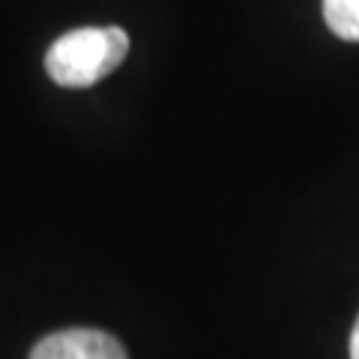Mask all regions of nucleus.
<instances>
[{
	"label": "nucleus",
	"mask_w": 359,
	"mask_h": 359,
	"mask_svg": "<svg viewBox=\"0 0 359 359\" xmlns=\"http://www.w3.org/2000/svg\"><path fill=\"white\" fill-rule=\"evenodd\" d=\"M129 54V33L123 27H78L63 33L45 54V72L60 87H93Z\"/></svg>",
	"instance_id": "1"
},
{
	"label": "nucleus",
	"mask_w": 359,
	"mask_h": 359,
	"mask_svg": "<svg viewBox=\"0 0 359 359\" xmlns=\"http://www.w3.org/2000/svg\"><path fill=\"white\" fill-rule=\"evenodd\" d=\"M30 359H129L114 335L102 330H63L33 344Z\"/></svg>",
	"instance_id": "2"
},
{
	"label": "nucleus",
	"mask_w": 359,
	"mask_h": 359,
	"mask_svg": "<svg viewBox=\"0 0 359 359\" xmlns=\"http://www.w3.org/2000/svg\"><path fill=\"white\" fill-rule=\"evenodd\" d=\"M351 359H359V318H356V327L351 332Z\"/></svg>",
	"instance_id": "4"
},
{
	"label": "nucleus",
	"mask_w": 359,
	"mask_h": 359,
	"mask_svg": "<svg viewBox=\"0 0 359 359\" xmlns=\"http://www.w3.org/2000/svg\"><path fill=\"white\" fill-rule=\"evenodd\" d=\"M323 18L339 39L359 42V0H323Z\"/></svg>",
	"instance_id": "3"
}]
</instances>
